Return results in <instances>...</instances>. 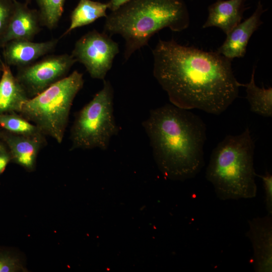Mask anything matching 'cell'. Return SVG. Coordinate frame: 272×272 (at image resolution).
Segmentation results:
<instances>
[{"instance_id":"1","label":"cell","mask_w":272,"mask_h":272,"mask_svg":"<svg viewBox=\"0 0 272 272\" xmlns=\"http://www.w3.org/2000/svg\"><path fill=\"white\" fill-rule=\"evenodd\" d=\"M152 54L154 77L176 106L218 115L238 96L241 84L234 76L232 60L216 51L160 39Z\"/></svg>"},{"instance_id":"2","label":"cell","mask_w":272,"mask_h":272,"mask_svg":"<svg viewBox=\"0 0 272 272\" xmlns=\"http://www.w3.org/2000/svg\"><path fill=\"white\" fill-rule=\"evenodd\" d=\"M142 125L155 161L167 178L184 181L203 168L206 124L190 110L172 104L151 109Z\"/></svg>"},{"instance_id":"3","label":"cell","mask_w":272,"mask_h":272,"mask_svg":"<svg viewBox=\"0 0 272 272\" xmlns=\"http://www.w3.org/2000/svg\"><path fill=\"white\" fill-rule=\"evenodd\" d=\"M103 32L124 40V58L148 45L150 38L168 28L180 32L188 27L189 14L183 0H130L107 15Z\"/></svg>"},{"instance_id":"4","label":"cell","mask_w":272,"mask_h":272,"mask_svg":"<svg viewBox=\"0 0 272 272\" xmlns=\"http://www.w3.org/2000/svg\"><path fill=\"white\" fill-rule=\"evenodd\" d=\"M254 149L251 133L246 127L239 134L226 135L213 149L206 178L218 198L238 200L256 196Z\"/></svg>"},{"instance_id":"5","label":"cell","mask_w":272,"mask_h":272,"mask_svg":"<svg viewBox=\"0 0 272 272\" xmlns=\"http://www.w3.org/2000/svg\"><path fill=\"white\" fill-rule=\"evenodd\" d=\"M84 84L83 75L74 71L29 98L19 113L36 125L44 135L61 143L73 101Z\"/></svg>"},{"instance_id":"6","label":"cell","mask_w":272,"mask_h":272,"mask_svg":"<svg viewBox=\"0 0 272 272\" xmlns=\"http://www.w3.org/2000/svg\"><path fill=\"white\" fill-rule=\"evenodd\" d=\"M119 132L114 115V90L108 80L75 116L71 131V149L107 150Z\"/></svg>"},{"instance_id":"7","label":"cell","mask_w":272,"mask_h":272,"mask_svg":"<svg viewBox=\"0 0 272 272\" xmlns=\"http://www.w3.org/2000/svg\"><path fill=\"white\" fill-rule=\"evenodd\" d=\"M119 52L118 43L111 36L93 30L76 41L71 54L84 65L91 78L104 80Z\"/></svg>"},{"instance_id":"8","label":"cell","mask_w":272,"mask_h":272,"mask_svg":"<svg viewBox=\"0 0 272 272\" xmlns=\"http://www.w3.org/2000/svg\"><path fill=\"white\" fill-rule=\"evenodd\" d=\"M76 62L77 61L72 54L48 55L31 64L20 67L16 77L31 98L66 77Z\"/></svg>"},{"instance_id":"9","label":"cell","mask_w":272,"mask_h":272,"mask_svg":"<svg viewBox=\"0 0 272 272\" xmlns=\"http://www.w3.org/2000/svg\"><path fill=\"white\" fill-rule=\"evenodd\" d=\"M246 236L252 249V262L256 272L272 271V216L253 218L248 221Z\"/></svg>"},{"instance_id":"10","label":"cell","mask_w":272,"mask_h":272,"mask_svg":"<svg viewBox=\"0 0 272 272\" xmlns=\"http://www.w3.org/2000/svg\"><path fill=\"white\" fill-rule=\"evenodd\" d=\"M13 2L12 13L0 37V43L4 45L16 40L32 41L42 26L38 10L29 8L26 3Z\"/></svg>"},{"instance_id":"11","label":"cell","mask_w":272,"mask_h":272,"mask_svg":"<svg viewBox=\"0 0 272 272\" xmlns=\"http://www.w3.org/2000/svg\"><path fill=\"white\" fill-rule=\"evenodd\" d=\"M265 11L262 3L259 1L252 15L239 23L226 35L225 41L216 51L231 60L243 57L250 38L262 24L261 17Z\"/></svg>"},{"instance_id":"12","label":"cell","mask_w":272,"mask_h":272,"mask_svg":"<svg viewBox=\"0 0 272 272\" xmlns=\"http://www.w3.org/2000/svg\"><path fill=\"white\" fill-rule=\"evenodd\" d=\"M58 42V39L40 42L26 40H13L5 45L4 56L8 65L19 67L24 66L52 52Z\"/></svg>"},{"instance_id":"13","label":"cell","mask_w":272,"mask_h":272,"mask_svg":"<svg viewBox=\"0 0 272 272\" xmlns=\"http://www.w3.org/2000/svg\"><path fill=\"white\" fill-rule=\"evenodd\" d=\"M247 0H217L208 8L203 28L216 27L227 35L241 22Z\"/></svg>"},{"instance_id":"14","label":"cell","mask_w":272,"mask_h":272,"mask_svg":"<svg viewBox=\"0 0 272 272\" xmlns=\"http://www.w3.org/2000/svg\"><path fill=\"white\" fill-rule=\"evenodd\" d=\"M0 79V114L20 113L29 99L25 89L14 77L7 64L2 63Z\"/></svg>"},{"instance_id":"15","label":"cell","mask_w":272,"mask_h":272,"mask_svg":"<svg viewBox=\"0 0 272 272\" xmlns=\"http://www.w3.org/2000/svg\"><path fill=\"white\" fill-rule=\"evenodd\" d=\"M3 136L10 150L11 157L24 167L32 168L38 152L44 144V137L14 133Z\"/></svg>"},{"instance_id":"16","label":"cell","mask_w":272,"mask_h":272,"mask_svg":"<svg viewBox=\"0 0 272 272\" xmlns=\"http://www.w3.org/2000/svg\"><path fill=\"white\" fill-rule=\"evenodd\" d=\"M107 9L108 3L80 0L71 13L70 25L61 37L67 35L76 28L90 24L100 18H106L107 16Z\"/></svg>"},{"instance_id":"17","label":"cell","mask_w":272,"mask_h":272,"mask_svg":"<svg viewBox=\"0 0 272 272\" xmlns=\"http://www.w3.org/2000/svg\"><path fill=\"white\" fill-rule=\"evenodd\" d=\"M255 66H253L250 81L241 86L246 88V98L250 110L260 116H272V88L258 87L255 82Z\"/></svg>"},{"instance_id":"18","label":"cell","mask_w":272,"mask_h":272,"mask_svg":"<svg viewBox=\"0 0 272 272\" xmlns=\"http://www.w3.org/2000/svg\"><path fill=\"white\" fill-rule=\"evenodd\" d=\"M0 126L12 133L35 137H44L38 127L17 113L0 114Z\"/></svg>"},{"instance_id":"19","label":"cell","mask_w":272,"mask_h":272,"mask_svg":"<svg viewBox=\"0 0 272 272\" xmlns=\"http://www.w3.org/2000/svg\"><path fill=\"white\" fill-rule=\"evenodd\" d=\"M42 26L55 28L62 16L66 0H35Z\"/></svg>"},{"instance_id":"20","label":"cell","mask_w":272,"mask_h":272,"mask_svg":"<svg viewBox=\"0 0 272 272\" xmlns=\"http://www.w3.org/2000/svg\"><path fill=\"white\" fill-rule=\"evenodd\" d=\"M262 181L264 203L267 214L272 215V175L266 171L263 175H257Z\"/></svg>"},{"instance_id":"21","label":"cell","mask_w":272,"mask_h":272,"mask_svg":"<svg viewBox=\"0 0 272 272\" xmlns=\"http://www.w3.org/2000/svg\"><path fill=\"white\" fill-rule=\"evenodd\" d=\"M14 6V2L10 0H0V37L8 24Z\"/></svg>"},{"instance_id":"22","label":"cell","mask_w":272,"mask_h":272,"mask_svg":"<svg viewBox=\"0 0 272 272\" xmlns=\"http://www.w3.org/2000/svg\"><path fill=\"white\" fill-rule=\"evenodd\" d=\"M16 259L9 254L0 253V272H12L18 269Z\"/></svg>"},{"instance_id":"23","label":"cell","mask_w":272,"mask_h":272,"mask_svg":"<svg viewBox=\"0 0 272 272\" xmlns=\"http://www.w3.org/2000/svg\"><path fill=\"white\" fill-rule=\"evenodd\" d=\"M11 158L5 148L0 151V174L5 170Z\"/></svg>"},{"instance_id":"24","label":"cell","mask_w":272,"mask_h":272,"mask_svg":"<svg viewBox=\"0 0 272 272\" xmlns=\"http://www.w3.org/2000/svg\"><path fill=\"white\" fill-rule=\"evenodd\" d=\"M130 0H110L108 2V9L113 12Z\"/></svg>"},{"instance_id":"25","label":"cell","mask_w":272,"mask_h":272,"mask_svg":"<svg viewBox=\"0 0 272 272\" xmlns=\"http://www.w3.org/2000/svg\"><path fill=\"white\" fill-rule=\"evenodd\" d=\"M25 1V3H26L27 4H30L32 0H24Z\"/></svg>"},{"instance_id":"26","label":"cell","mask_w":272,"mask_h":272,"mask_svg":"<svg viewBox=\"0 0 272 272\" xmlns=\"http://www.w3.org/2000/svg\"><path fill=\"white\" fill-rule=\"evenodd\" d=\"M4 148V147L3 146V145H2L1 143H0V151L2 149H3Z\"/></svg>"},{"instance_id":"27","label":"cell","mask_w":272,"mask_h":272,"mask_svg":"<svg viewBox=\"0 0 272 272\" xmlns=\"http://www.w3.org/2000/svg\"><path fill=\"white\" fill-rule=\"evenodd\" d=\"M1 67H0V71H1Z\"/></svg>"}]
</instances>
